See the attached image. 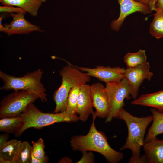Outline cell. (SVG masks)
<instances>
[{"label":"cell","instance_id":"cell-21","mask_svg":"<svg viewBox=\"0 0 163 163\" xmlns=\"http://www.w3.org/2000/svg\"><path fill=\"white\" fill-rule=\"evenodd\" d=\"M123 59L128 68L135 67L147 62L145 51L141 49L135 53H127Z\"/></svg>","mask_w":163,"mask_h":163},{"label":"cell","instance_id":"cell-27","mask_svg":"<svg viewBox=\"0 0 163 163\" xmlns=\"http://www.w3.org/2000/svg\"><path fill=\"white\" fill-rule=\"evenodd\" d=\"M48 161L49 158L47 156L43 159H39L34 157L32 153L31 163H46L48 162Z\"/></svg>","mask_w":163,"mask_h":163},{"label":"cell","instance_id":"cell-29","mask_svg":"<svg viewBox=\"0 0 163 163\" xmlns=\"http://www.w3.org/2000/svg\"><path fill=\"white\" fill-rule=\"evenodd\" d=\"M148 6L152 11H155L156 8V0H148Z\"/></svg>","mask_w":163,"mask_h":163},{"label":"cell","instance_id":"cell-3","mask_svg":"<svg viewBox=\"0 0 163 163\" xmlns=\"http://www.w3.org/2000/svg\"><path fill=\"white\" fill-rule=\"evenodd\" d=\"M20 116L22 118L23 124L20 129L15 134L18 137L30 128L40 129L56 123L75 122L79 120L77 114H69L66 110L59 113H44L33 103L29 104Z\"/></svg>","mask_w":163,"mask_h":163},{"label":"cell","instance_id":"cell-9","mask_svg":"<svg viewBox=\"0 0 163 163\" xmlns=\"http://www.w3.org/2000/svg\"><path fill=\"white\" fill-rule=\"evenodd\" d=\"M74 66L81 71L86 72L90 77L96 78L106 84L117 82L124 78L125 69L120 67L98 66L92 68Z\"/></svg>","mask_w":163,"mask_h":163},{"label":"cell","instance_id":"cell-17","mask_svg":"<svg viewBox=\"0 0 163 163\" xmlns=\"http://www.w3.org/2000/svg\"><path fill=\"white\" fill-rule=\"evenodd\" d=\"M150 111L153 116V122L148 129L145 139V142L163 134V113L159 112L154 108L151 109Z\"/></svg>","mask_w":163,"mask_h":163},{"label":"cell","instance_id":"cell-10","mask_svg":"<svg viewBox=\"0 0 163 163\" xmlns=\"http://www.w3.org/2000/svg\"><path fill=\"white\" fill-rule=\"evenodd\" d=\"M117 1L120 6V14L118 19L113 21L110 24L111 29L116 31L120 30L125 18L131 14L138 12L146 14L152 11L147 5L134 0Z\"/></svg>","mask_w":163,"mask_h":163},{"label":"cell","instance_id":"cell-2","mask_svg":"<svg viewBox=\"0 0 163 163\" xmlns=\"http://www.w3.org/2000/svg\"><path fill=\"white\" fill-rule=\"evenodd\" d=\"M116 118L123 120L126 124L128 129L126 142L120 149L122 150L129 149L132 151V155L129 163L141 162L142 160L140 155L141 149L145 142L144 136L146 129L152 121V115L137 117L123 108Z\"/></svg>","mask_w":163,"mask_h":163},{"label":"cell","instance_id":"cell-28","mask_svg":"<svg viewBox=\"0 0 163 163\" xmlns=\"http://www.w3.org/2000/svg\"><path fill=\"white\" fill-rule=\"evenodd\" d=\"M9 137L8 133L2 134L0 135V148L4 145L7 142Z\"/></svg>","mask_w":163,"mask_h":163},{"label":"cell","instance_id":"cell-1","mask_svg":"<svg viewBox=\"0 0 163 163\" xmlns=\"http://www.w3.org/2000/svg\"><path fill=\"white\" fill-rule=\"evenodd\" d=\"M92 114L93 122L88 133L85 135L76 136L71 138L70 143L72 149L82 152H96L103 155L110 163L120 162L123 158V154L112 148L105 134L96 129L94 120L97 116L94 112Z\"/></svg>","mask_w":163,"mask_h":163},{"label":"cell","instance_id":"cell-19","mask_svg":"<svg viewBox=\"0 0 163 163\" xmlns=\"http://www.w3.org/2000/svg\"><path fill=\"white\" fill-rule=\"evenodd\" d=\"M21 142L17 139L8 141L0 148V156L10 161L12 163H14Z\"/></svg>","mask_w":163,"mask_h":163},{"label":"cell","instance_id":"cell-25","mask_svg":"<svg viewBox=\"0 0 163 163\" xmlns=\"http://www.w3.org/2000/svg\"><path fill=\"white\" fill-rule=\"evenodd\" d=\"M0 12L1 13H23L25 14L26 13L22 9L18 7L11 5H3L0 6Z\"/></svg>","mask_w":163,"mask_h":163},{"label":"cell","instance_id":"cell-24","mask_svg":"<svg viewBox=\"0 0 163 163\" xmlns=\"http://www.w3.org/2000/svg\"><path fill=\"white\" fill-rule=\"evenodd\" d=\"M32 154L35 158L42 159L44 158L47 155H45L44 150L45 145L42 138H40L34 142L32 141Z\"/></svg>","mask_w":163,"mask_h":163},{"label":"cell","instance_id":"cell-4","mask_svg":"<svg viewBox=\"0 0 163 163\" xmlns=\"http://www.w3.org/2000/svg\"><path fill=\"white\" fill-rule=\"evenodd\" d=\"M43 72L39 69L22 76L17 77L0 71V78L3 83L0 89L28 91L37 96L42 102H46V90L41 82Z\"/></svg>","mask_w":163,"mask_h":163},{"label":"cell","instance_id":"cell-14","mask_svg":"<svg viewBox=\"0 0 163 163\" xmlns=\"http://www.w3.org/2000/svg\"><path fill=\"white\" fill-rule=\"evenodd\" d=\"M131 104L134 105L151 107L163 113V90L142 94L134 99Z\"/></svg>","mask_w":163,"mask_h":163},{"label":"cell","instance_id":"cell-22","mask_svg":"<svg viewBox=\"0 0 163 163\" xmlns=\"http://www.w3.org/2000/svg\"><path fill=\"white\" fill-rule=\"evenodd\" d=\"M81 86L76 85L74 86L72 88L69 92L66 110V112L69 114H76L77 104Z\"/></svg>","mask_w":163,"mask_h":163},{"label":"cell","instance_id":"cell-12","mask_svg":"<svg viewBox=\"0 0 163 163\" xmlns=\"http://www.w3.org/2000/svg\"><path fill=\"white\" fill-rule=\"evenodd\" d=\"M91 96L94 113L101 118H106L109 112L108 99L105 87L102 84L96 83L90 86Z\"/></svg>","mask_w":163,"mask_h":163},{"label":"cell","instance_id":"cell-26","mask_svg":"<svg viewBox=\"0 0 163 163\" xmlns=\"http://www.w3.org/2000/svg\"><path fill=\"white\" fill-rule=\"evenodd\" d=\"M83 155L81 159L77 163H93L94 156L91 152H87V151L82 152Z\"/></svg>","mask_w":163,"mask_h":163},{"label":"cell","instance_id":"cell-23","mask_svg":"<svg viewBox=\"0 0 163 163\" xmlns=\"http://www.w3.org/2000/svg\"><path fill=\"white\" fill-rule=\"evenodd\" d=\"M32 146L27 141L22 142L14 163H31Z\"/></svg>","mask_w":163,"mask_h":163},{"label":"cell","instance_id":"cell-6","mask_svg":"<svg viewBox=\"0 0 163 163\" xmlns=\"http://www.w3.org/2000/svg\"><path fill=\"white\" fill-rule=\"evenodd\" d=\"M39 97L26 91H15L6 96L0 103V118L20 116L28 105Z\"/></svg>","mask_w":163,"mask_h":163},{"label":"cell","instance_id":"cell-32","mask_svg":"<svg viewBox=\"0 0 163 163\" xmlns=\"http://www.w3.org/2000/svg\"><path fill=\"white\" fill-rule=\"evenodd\" d=\"M134 0L137 2L143 3L148 6V0Z\"/></svg>","mask_w":163,"mask_h":163},{"label":"cell","instance_id":"cell-15","mask_svg":"<svg viewBox=\"0 0 163 163\" xmlns=\"http://www.w3.org/2000/svg\"><path fill=\"white\" fill-rule=\"evenodd\" d=\"M150 163H163V139L157 137L144 142L143 146Z\"/></svg>","mask_w":163,"mask_h":163},{"label":"cell","instance_id":"cell-7","mask_svg":"<svg viewBox=\"0 0 163 163\" xmlns=\"http://www.w3.org/2000/svg\"><path fill=\"white\" fill-rule=\"evenodd\" d=\"M105 87L109 104L108 114L105 120L107 123L117 118L125 105L124 100L131 97L129 86L125 78L117 82L106 84Z\"/></svg>","mask_w":163,"mask_h":163},{"label":"cell","instance_id":"cell-16","mask_svg":"<svg viewBox=\"0 0 163 163\" xmlns=\"http://www.w3.org/2000/svg\"><path fill=\"white\" fill-rule=\"evenodd\" d=\"M47 0H0L3 5L13 6L23 9L31 16H37L38 11Z\"/></svg>","mask_w":163,"mask_h":163},{"label":"cell","instance_id":"cell-31","mask_svg":"<svg viewBox=\"0 0 163 163\" xmlns=\"http://www.w3.org/2000/svg\"><path fill=\"white\" fill-rule=\"evenodd\" d=\"M0 163H12L10 161L1 156H0Z\"/></svg>","mask_w":163,"mask_h":163},{"label":"cell","instance_id":"cell-30","mask_svg":"<svg viewBox=\"0 0 163 163\" xmlns=\"http://www.w3.org/2000/svg\"><path fill=\"white\" fill-rule=\"evenodd\" d=\"M156 7L157 8H163V0H156Z\"/></svg>","mask_w":163,"mask_h":163},{"label":"cell","instance_id":"cell-13","mask_svg":"<svg viewBox=\"0 0 163 163\" xmlns=\"http://www.w3.org/2000/svg\"><path fill=\"white\" fill-rule=\"evenodd\" d=\"M93 107L90 86L87 84L82 85L80 88L76 110L79 120L85 122L90 114L94 113Z\"/></svg>","mask_w":163,"mask_h":163},{"label":"cell","instance_id":"cell-20","mask_svg":"<svg viewBox=\"0 0 163 163\" xmlns=\"http://www.w3.org/2000/svg\"><path fill=\"white\" fill-rule=\"evenodd\" d=\"M149 27V32L157 39L163 38V8H157Z\"/></svg>","mask_w":163,"mask_h":163},{"label":"cell","instance_id":"cell-18","mask_svg":"<svg viewBox=\"0 0 163 163\" xmlns=\"http://www.w3.org/2000/svg\"><path fill=\"white\" fill-rule=\"evenodd\" d=\"M22 124V119L20 116L2 118L0 120V131L15 134L21 129Z\"/></svg>","mask_w":163,"mask_h":163},{"label":"cell","instance_id":"cell-11","mask_svg":"<svg viewBox=\"0 0 163 163\" xmlns=\"http://www.w3.org/2000/svg\"><path fill=\"white\" fill-rule=\"evenodd\" d=\"M23 13H10L12 20L10 23L4 26L2 32L10 36L15 34H28L34 31L42 32L43 30L38 26L33 24L24 17Z\"/></svg>","mask_w":163,"mask_h":163},{"label":"cell","instance_id":"cell-5","mask_svg":"<svg viewBox=\"0 0 163 163\" xmlns=\"http://www.w3.org/2000/svg\"><path fill=\"white\" fill-rule=\"evenodd\" d=\"M67 65L59 71L62 82L59 87L54 92L53 98L56 104L53 113H59L66 110L69 92L74 86L87 84L90 80V77L79 70L74 65L66 61Z\"/></svg>","mask_w":163,"mask_h":163},{"label":"cell","instance_id":"cell-8","mask_svg":"<svg viewBox=\"0 0 163 163\" xmlns=\"http://www.w3.org/2000/svg\"><path fill=\"white\" fill-rule=\"evenodd\" d=\"M150 64L147 62L141 65L125 69L124 78L128 83L131 98H137L139 87L144 80H150L153 74L150 71Z\"/></svg>","mask_w":163,"mask_h":163}]
</instances>
